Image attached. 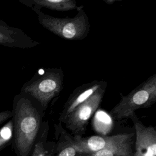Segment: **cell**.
<instances>
[{"instance_id":"cell-7","label":"cell","mask_w":156,"mask_h":156,"mask_svg":"<svg viewBox=\"0 0 156 156\" xmlns=\"http://www.w3.org/2000/svg\"><path fill=\"white\" fill-rule=\"evenodd\" d=\"M130 119L135 128V145L133 155L136 156H156V130L153 126H145L136 113Z\"/></svg>"},{"instance_id":"cell-14","label":"cell","mask_w":156,"mask_h":156,"mask_svg":"<svg viewBox=\"0 0 156 156\" xmlns=\"http://www.w3.org/2000/svg\"><path fill=\"white\" fill-rule=\"evenodd\" d=\"M13 122L10 120L0 129V151L5 147L13 138Z\"/></svg>"},{"instance_id":"cell-5","label":"cell","mask_w":156,"mask_h":156,"mask_svg":"<svg viewBox=\"0 0 156 156\" xmlns=\"http://www.w3.org/2000/svg\"><path fill=\"white\" fill-rule=\"evenodd\" d=\"M107 83L105 82L91 96L74 108L62 122L65 129L73 136H83L88 121L99 108L105 94Z\"/></svg>"},{"instance_id":"cell-4","label":"cell","mask_w":156,"mask_h":156,"mask_svg":"<svg viewBox=\"0 0 156 156\" xmlns=\"http://www.w3.org/2000/svg\"><path fill=\"white\" fill-rule=\"evenodd\" d=\"M120 101L110 111L115 120L130 118L135 111L151 107L156 102V73L136 87L127 95L119 93Z\"/></svg>"},{"instance_id":"cell-3","label":"cell","mask_w":156,"mask_h":156,"mask_svg":"<svg viewBox=\"0 0 156 156\" xmlns=\"http://www.w3.org/2000/svg\"><path fill=\"white\" fill-rule=\"evenodd\" d=\"M75 16L57 18L49 15L41 10L35 12L40 24L54 35L67 40H84L89 34L90 24L83 5L79 6Z\"/></svg>"},{"instance_id":"cell-8","label":"cell","mask_w":156,"mask_h":156,"mask_svg":"<svg viewBox=\"0 0 156 156\" xmlns=\"http://www.w3.org/2000/svg\"><path fill=\"white\" fill-rule=\"evenodd\" d=\"M106 82L93 80L77 87L69 95L61 110L58 122L62 124L66 118L78 105L87 100Z\"/></svg>"},{"instance_id":"cell-15","label":"cell","mask_w":156,"mask_h":156,"mask_svg":"<svg viewBox=\"0 0 156 156\" xmlns=\"http://www.w3.org/2000/svg\"><path fill=\"white\" fill-rule=\"evenodd\" d=\"M13 113L10 111H5L2 112H0V124L3 122L6 121L8 118L12 117Z\"/></svg>"},{"instance_id":"cell-9","label":"cell","mask_w":156,"mask_h":156,"mask_svg":"<svg viewBox=\"0 0 156 156\" xmlns=\"http://www.w3.org/2000/svg\"><path fill=\"white\" fill-rule=\"evenodd\" d=\"M0 44L12 48H34L40 43L33 40L22 30L11 27L0 20Z\"/></svg>"},{"instance_id":"cell-12","label":"cell","mask_w":156,"mask_h":156,"mask_svg":"<svg viewBox=\"0 0 156 156\" xmlns=\"http://www.w3.org/2000/svg\"><path fill=\"white\" fill-rule=\"evenodd\" d=\"M49 130L48 121H43L30 156H53L55 142L48 141Z\"/></svg>"},{"instance_id":"cell-1","label":"cell","mask_w":156,"mask_h":156,"mask_svg":"<svg viewBox=\"0 0 156 156\" xmlns=\"http://www.w3.org/2000/svg\"><path fill=\"white\" fill-rule=\"evenodd\" d=\"M12 113L14 152L16 156H30L44 112L31 98L22 94L15 96Z\"/></svg>"},{"instance_id":"cell-2","label":"cell","mask_w":156,"mask_h":156,"mask_svg":"<svg viewBox=\"0 0 156 156\" xmlns=\"http://www.w3.org/2000/svg\"><path fill=\"white\" fill-rule=\"evenodd\" d=\"M64 73L60 68H47L38 70L25 83L21 93L33 100L43 112L63 88Z\"/></svg>"},{"instance_id":"cell-13","label":"cell","mask_w":156,"mask_h":156,"mask_svg":"<svg viewBox=\"0 0 156 156\" xmlns=\"http://www.w3.org/2000/svg\"><path fill=\"white\" fill-rule=\"evenodd\" d=\"M133 144L110 147L92 153H78L76 156H133Z\"/></svg>"},{"instance_id":"cell-16","label":"cell","mask_w":156,"mask_h":156,"mask_svg":"<svg viewBox=\"0 0 156 156\" xmlns=\"http://www.w3.org/2000/svg\"><path fill=\"white\" fill-rule=\"evenodd\" d=\"M103 1H104V2H105L108 5H112L114 3H115L116 2L121 1V0H103Z\"/></svg>"},{"instance_id":"cell-11","label":"cell","mask_w":156,"mask_h":156,"mask_svg":"<svg viewBox=\"0 0 156 156\" xmlns=\"http://www.w3.org/2000/svg\"><path fill=\"white\" fill-rule=\"evenodd\" d=\"M21 2L32 7L35 12L43 7L58 12L70 11L79 7L74 0H29Z\"/></svg>"},{"instance_id":"cell-6","label":"cell","mask_w":156,"mask_h":156,"mask_svg":"<svg viewBox=\"0 0 156 156\" xmlns=\"http://www.w3.org/2000/svg\"><path fill=\"white\" fill-rule=\"evenodd\" d=\"M78 153H92L110 147H121L135 141L134 133H121L113 135H93L89 137L73 136Z\"/></svg>"},{"instance_id":"cell-10","label":"cell","mask_w":156,"mask_h":156,"mask_svg":"<svg viewBox=\"0 0 156 156\" xmlns=\"http://www.w3.org/2000/svg\"><path fill=\"white\" fill-rule=\"evenodd\" d=\"M55 142L53 156H76L78 154L73 136L58 122L54 124Z\"/></svg>"}]
</instances>
